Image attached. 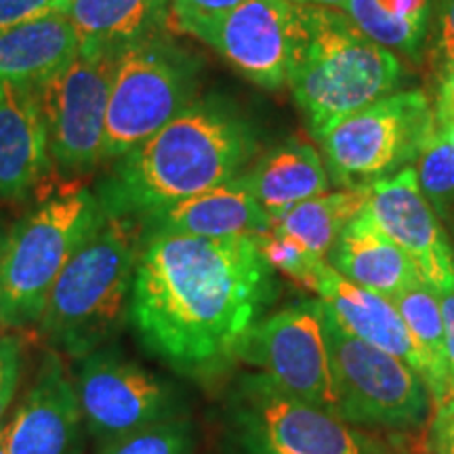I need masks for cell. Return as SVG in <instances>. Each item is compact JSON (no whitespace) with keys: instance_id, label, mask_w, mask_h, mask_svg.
Returning a JSON list of instances; mask_svg holds the SVG:
<instances>
[{"instance_id":"obj_1","label":"cell","mask_w":454,"mask_h":454,"mask_svg":"<svg viewBox=\"0 0 454 454\" xmlns=\"http://www.w3.org/2000/svg\"><path fill=\"white\" fill-rule=\"evenodd\" d=\"M274 297V270L253 236L141 234L130 325L162 364L213 379L240 362L247 334Z\"/></svg>"},{"instance_id":"obj_2","label":"cell","mask_w":454,"mask_h":454,"mask_svg":"<svg viewBox=\"0 0 454 454\" xmlns=\"http://www.w3.org/2000/svg\"><path fill=\"white\" fill-rule=\"evenodd\" d=\"M254 145V133L234 107L215 98L192 101L118 158L95 196L106 217L137 219L238 177Z\"/></svg>"},{"instance_id":"obj_3","label":"cell","mask_w":454,"mask_h":454,"mask_svg":"<svg viewBox=\"0 0 454 454\" xmlns=\"http://www.w3.org/2000/svg\"><path fill=\"white\" fill-rule=\"evenodd\" d=\"M139 247L137 219L106 217L74 253L38 320L51 351L82 360L114 343L130 317Z\"/></svg>"},{"instance_id":"obj_4","label":"cell","mask_w":454,"mask_h":454,"mask_svg":"<svg viewBox=\"0 0 454 454\" xmlns=\"http://www.w3.org/2000/svg\"><path fill=\"white\" fill-rule=\"evenodd\" d=\"M400 72L394 51L364 36L340 11L303 4V32L288 87L316 139L343 118L394 93Z\"/></svg>"},{"instance_id":"obj_5","label":"cell","mask_w":454,"mask_h":454,"mask_svg":"<svg viewBox=\"0 0 454 454\" xmlns=\"http://www.w3.org/2000/svg\"><path fill=\"white\" fill-rule=\"evenodd\" d=\"M104 221L90 190L47 198L17 221L0 254V328L38 325L55 280Z\"/></svg>"},{"instance_id":"obj_6","label":"cell","mask_w":454,"mask_h":454,"mask_svg":"<svg viewBox=\"0 0 454 454\" xmlns=\"http://www.w3.org/2000/svg\"><path fill=\"white\" fill-rule=\"evenodd\" d=\"M196 66L179 47L150 34L118 51L106 114L104 160L139 147L192 104Z\"/></svg>"},{"instance_id":"obj_7","label":"cell","mask_w":454,"mask_h":454,"mask_svg":"<svg viewBox=\"0 0 454 454\" xmlns=\"http://www.w3.org/2000/svg\"><path fill=\"white\" fill-rule=\"evenodd\" d=\"M322 309L339 419L377 429L421 425L434 404L421 374L400 357L351 337L325 303Z\"/></svg>"},{"instance_id":"obj_8","label":"cell","mask_w":454,"mask_h":454,"mask_svg":"<svg viewBox=\"0 0 454 454\" xmlns=\"http://www.w3.org/2000/svg\"><path fill=\"white\" fill-rule=\"evenodd\" d=\"M435 127L438 116L421 90H400L339 121L320 141L333 177L362 187L417 160Z\"/></svg>"},{"instance_id":"obj_9","label":"cell","mask_w":454,"mask_h":454,"mask_svg":"<svg viewBox=\"0 0 454 454\" xmlns=\"http://www.w3.org/2000/svg\"><path fill=\"white\" fill-rule=\"evenodd\" d=\"M231 421L238 440L278 454H368L366 442L349 423L261 372L240 379L231 397Z\"/></svg>"},{"instance_id":"obj_10","label":"cell","mask_w":454,"mask_h":454,"mask_svg":"<svg viewBox=\"0 0 454 454\" xmlns=\"http://www.w3.org/2000/svg\"><path fill=\"white\" fill-rule=\"evenodd\" d=\"M78 362L74 385L84 427L99 444L179 417V400L173 385L114 343Z\"/></svg>"},{"instance_id":"obj_11","label":"cell","mask_w":454,"mask_h":454,"mask_svg":"<svg viewBox=\"0 0 454 454\" xmlns=\"http://www.w3.org/2000/svg\"><path fill=\"white\" fill-rule=\"evenodd\" d=\"M118 53H78L38 84L51 160L61 173L84 175L104 162L106 114Z\"/></svg>"},{"instance_id":"obj_12","label":"cell","mask_w":454,"mask_h":454,"mask_svg":"<svg viewBox=\"0 0 454 454\" xmlns=\"http://www.w3.org/2000/svg\"><path fill=\"white\" fill-rule=\"evenodd\" d=\"M322 317L320 299L261 317L244 339L238 360L259 368L282 389L339 417Z\"/></svg>"},{"instance_id":"obj_13","label":"cell","mask_w":454,"mask_h":454,"mask_svg":"<svg viewBox=\"0 0 454 454\" xmlns=\"http://www.w3.org/2000/svg\"><path fill=\"white\" fill-rule=\"evenodd\" d=\"M303 32V4L244 0L200 38L247 81L276 90L288 84Z\"/></svg>"},{"instance_id":"obj_14","label":"cell","mask_w":454,"mask_h":454,"mask_svg":"<svg viewBox=\"0 0 454 454\" xmlns=\"http://www.w3.org/2000/svg\"><path fill=\"white\" fill-rule=\"evenodd\" d=\"M364 211L404 251L435 293L454 284V251L442 219L419 185L412 167L368 185Z\"/></svg>"},{"instance_id":"obj_15","label":"cell","mask_w":454,"mask_h":454,"mask_svg":"<svg viewBox=\"0 0 454 454\" xmlns=\"http://www.w3.org/2000/svg\"><path fill=\"white\" fill-rule=\"evenodd\" d=\"M82 425L76 385L59 354L49 349L0 438L7 454H82Z\"/></svg>"},{"instance_id":"obj_16","label":"cell","mask_w":454,"mask_h":454,"mask_svg":"<svg viewBox=\"0 0 454 454\" xmlns=\"http://www.w3.org/2000/svg\"><path fill=\"white\" fill-rule=\"evenodd\" d=\"M53 160L38 84H0V198L26 200Z\"/></svg>"},{"instance_id":"obj_17","label":"cell","mask_w":454,"mask_h":454,"mask_svg":"<svg viewBox=\"0 0 454 454\" xmlns=\"http://www.w3.org/2000/svg\"><path fill=\"white\" fill-rule=\"evenodd\" d=\"M137 221L141 234L170 231L200 238H254L270 230V217L254 200L244 175L141 215Z\"/></svg>"},{"instance_id":"obj_18","label":"cell","mask_w":454,"mask_h":454,"mask_svg":"<svg viewBox=\"0 0 454 454\" xmlns=\"http://www.w3.org/2000/svg\"><path fill=\"white\" fill-rule=\"evenodd\" d=\"M328 263L349 282L387 299H395L423 282L411 257L379 230L366 211L340 231Z\"/></svg>"},{"instance_id":"obj_19","label":"cell","mask_w":454,"mask_h":454,"mask_svg":"<svg viewBox=\"0 0 454 454\" xmlns=\"http://www.w3.org/2000/svg\"><path fill=\"white\" fill-rule=\"evenodd\" d=\"M316 294L345 333L385 354L400 357L419 372V357L411 333L394 299L366 291L334 270L328 271Z\"/></svg>"},{"instance_id":"obj_20","label":"cell","mask_w":454,"mask_h":454,"mask_svg":"<svg viewBox=\"0 0 454 454\" xmlns=\"http://www.w3.org/2000/svg\"><path fill=\"white\" fill-rule=\"evenodd\" d=\"M270 223L297 204L328 192V170L309 144L286 141L274 147L244 175Z\"/></svg>"},{"instance_id":"obj_21","label":"cell","mask_w":454,"mask_h":454,"mask_svg":"<svg viewBox=\"0 0 454 454\" xmlns=\"http://www.w3.org/2000/svg\"><path fill=\"white\" fill-rule=\"evenodd\" d=\"M78 55L66 15H49L0 30V84H41Z\"/></svg>"},{"instance_id":"obj_22","label":"cell","mask_w":454,"mask_h":454,"mask_svg":"<svg viewBox=\"0 0 454 454\" xmlns=\"http://www.w3.org/2000/svg\"><path fill=\"white\" fill-rule=\"evenodd\" d=\"M168 0H70L66 17L78 38V53H118L154 34Z\"/></svg>"},{"instance_id":"obj_23","label":"cell","mask_w":454,"mask_h":454,"mask_svg":"<svg viewBox=\"0 0 454 454\" xmlns=\"http://www.w3.org/2000/svg\"><path fill=\"white\" fill-rule=\"evenodd\" d=\"M397 311L404 317L419 357V374L427 385L435 406L452 395L448 377L446 334L440 297L429 284L419 282L394 299Z\"/></svg>"},{"instance_id":"obj_24","label":"cell","mask_w":454,"mask_h":454,"mask_svg":"<svg viewBox=\"0 0 454 454\" xmlns=\"http://www.w3.org/2000/svg\"><path fill=\"white\" fill-rule=\"evenodd\" d=\"M366 202L368 185L325 192L282 213L280 217L271 221L270 230L276 234L291 236L305 244L311 253L328 259L340 231L364 211Z\"/></svg>"},{"instance_id":"obj_25","label":"cell","mask_w":454,"mask_h":454,"mask_svg":"<svg viewBox=\"0 0 454 454\" xmlns=\"http://www.w3.org/2000/svg\"><path fill=\"white\" fill-rule=\"evenodd\" d=\"M339 9L371 41L414 55L427 32L431 0H345Z\"/></svg>"},{"instance_id":"obj_26","label":"cell","mask_w":454,"mask_h":454,"mask_svg":"<svg viewBox=\"0 0 454 454\" xmlns=\"http://www.w3.org/2000/svg\"><path fill=\"white\" fill-rule=\"evenodd\" d=\"M414 170L421 192L438 217L450 219L454 215V144L440 127L425 139Z\"/></svg>"},{"instance_id":"obj_27","label":"cell","mask_w":454,"mask_h":454,"mask_svg":"<svg viewBox=\"0 0 454 454\" xmlns=\"http://www.w3.org/2000/svg\"><path fill=\"white\" fill-rule=\"evenodd\" d=\"M254 240H257L259 253L268 263V268L280 271V274L291 278L293 282L314 293L320 286V282L328 276V271L333 270L328 259L311 253L305 244H301L291 236L276 234V231L268 230L265 234L254 236Z\"/></svg>"},{"instance_id":"obj_28","label":"cell","mask_w":454,"mask_h":454,"mask_svg":"<svg viewBox=\"0 0 454 454\" xmlns=\"http://www.w3.org/2000/svg\"><path fill=\"white\" fill-rule=\"evenodd\" d=\"M192 450H194L192 425L185 419L175 417L106 442L95 454H192Z\"/></svg>"},{"instance_id":"obj_29","label":"cell","mask_w":454,"mask_h":454,"mask_svg":"<svg viewBox=\"0 0 454 454\" xmlns=\"http://www.w3.org/2000/svg\"><path fill=\"white\" fill-rule=\"evenodd\" d=\"M240 3L244 0H168V7L181 30L202 38Z\"/></svg>"},{"instance_id":"obj_30","label":"cell","mask_w":454,"mask_h":454,"mask_svg":"<svg viewBox=\"0 0 454 454\" xmlns=\"http://www.w3.org/2000/svg\"><path fill=\"white\" fill-rule=\"evenodd\" d=\"M67 4L70 0H0V30L49 15H66Z\"/></svg>"},{"instance_id":"obj_31","label":"cell","mask_w":454,"mask_h":454,"mask_svg":"<svg viewBox=\"0 0 454 454\" xmlns=\"http://www.w3.org/2000/svg\"><path fill=\"white\" fill-rule=\"evenodd\" d=\"M21 379V349L13 339L0 340V427Z\"/></svg>"},{"instance_id":"obj_32","label":"cell","mask_w":454,"mask_h":454,"mask_svg":"<svg viewBox=\"0 0 454 454\" xmlns=\"http://www.w3.org/2000/svg\"><path fill=\"white\" fill-rule=\"evenodd\" d=\"M431 454H454V394L435 408L429 427Z\"/></svg>"},{"instance_id":"obj_33","label":"cell","mask_w":454,"mask_h":454,"mask_svg":"<svg viewBox=\"0 0 454 454\" xmlns=\"http://www.w3.org/2000/svg\"><path fill=\"white\" fill-rule=\"evenodd\" d=\"M435 55L440 57L442 74L454 66V0H440Z\"/></svg>"},{"instance_id":"obj_34","label":"cell","mask_w":454,"mask_h":454,"mask_svg":"<svg viewBox=\"0 0 454 454\" xmlns=\"http://www.w3.org/2000/svg\"><path fill=\"white\" fill-rule=\"evenodd\" d=\"M442 305V317H444V334H446V357H448V377H450V387L454 394V284L446 291L438 293Z\"/></svg>"},{"instance_id":"obj_35","label":"cell","mask_w":454,"mask_h":454,"mask_svg":"<svg viewBox=\"0 0 454 454\" xmlns=\"http://www.w3.org/2000/svg\"><path fill=\"white\" fill-rule=\"evenodd\" d=\"M435 116H438V121H454V90H450V93H440Z\"/></svg>"},{"instance_id":"obj_36","label":"cell","mask_w":454,"mask_h":454,"mask_svg":"<svg viewBox=\"0 0 454 454\" xmlns=\"http://www.w3.org/2000/svg\"><path fill=\"white\" fill-rule=\"evenodd\" d=\"M299 4H309V7H340L345 0H294Z\"/></svg>"},{"instance_id":"obj_37","label":"cell","mask_w":454,"mask_h":454,"mask_svg":"<svg viewBox=\"0 0 454 454\" xmlns=\"http://www.w3.org/2000/svg\"><path fill=\"white\" fill-rule=\"evenodd\" d=\"M240 444H242V452H244V454H278V452H274V450H268V448L254 444V442H244V440H240Z\"/></svg>"},{"instance_id":"obj_38","label":"cell","mask_w":454,"mask_h":454,"mask_svg":"<svg viewBox=\"0 0 454 454\" xmlns=\"http://www.w3.org/2000/svg\"><path fill=\"white\" fill-rule=\"evenodd\" d=\"M450 90H454V66L450 67V70H446L444 74H442L440 93H450Z\"/></svg>"},{"instance_id":"obj_39","label":"cell","mask_w":454,"mask_h":454,"mask_svg":"<svg viewBox=\"0 0 454 454\" xmlns=\"http://www.w3.org/2000/svg\"><path fill=\"white\" fill-rule=\"evenodd\" d=\"M438 127L442 133H444L446 137L454 144V121H438Z\"/></svg>"},{"instance_id":"obj_40","label":"cell","mask_w":454,"mask_h":454,"mask_svg":"<svg viewBox=\"0 0 454 454\" xmlns=\"http://www.w3.org/2000/svg\"><path fill=\"white\" fill-rule=\"evenodd\" d=\"M4 240H7V234L3 231V227H0V254H3V247H4Z\"/></svg>"},{"instance_id":"obj_41","label":"cell","mask_w":454,"mask_h":454,"mask_svg":"<svg viewBox=\"0 0 454 454\" xmlns=\"http://www.w3.org/2000/svg\"><path fill=\"white\" fill-rule=\"evenodd\" d=\"M0 454H7V452H4V446H3V438H0Z\"/></svg>"}]
</instances>
